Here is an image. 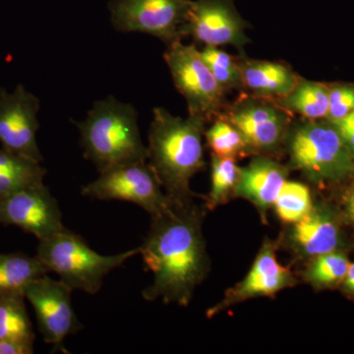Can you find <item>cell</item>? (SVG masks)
Here are the masks:
<instances>
[{"mask_svg": "<svg viewBox=\"0 0 354 354\" xmlns=\"http://www.w3.org/2000/svg\"><path fill=\"white\" fill-rule=\"evenodd\" d=\"M151 218L139 254L153 272V283L142 297L147 301L187 306L209 269L202 230L204 209L193 199L172 201L167 211Z\"/></svg>", "mask_w": 354, "mask_h": 354, "instance_id": "6da1fadb", "label": "cell"}, {"mask_svg": "<svg viewBox=\"0 0 354 354\" xmlns=\"http://www.w3.org/2000/svg\"><path fill=\"white\" fill-rule=\"evenodd\" d=\"M207 120L201 116L179 118L155 108L149 129L148 162L172 201H187L194 193L191 179L205 167L203 137Z\"/></svg>", "mask_w": 354, "mask_h": 354, "instance_id": "7a4b0ae2", "label": "cell"}, {"mask_svg": "<svg viewBox=\"0 0 354 354\" xmlns=\"http://www.w3.org/2000/svg\"><path fill=\"white\" fill-rule=\"evenodd\" d=\"M77 127L84 156L99 172L116 165L148 160V149L139 130L138 114L132 104L109 95L95 102Z\"/></svg>", "mask_w": 354, "mask_h": 354, "instance_id": "3957f363", "label": "cell"}, {"mask_svg": "<svg viewBox=\"0 0 354 354\" xmlns=\"http://www.w3.org/2000/svg\"><path fill=\"white\" fill-rule=\"evenodd\" d=\"M139 253L140 248H135L116 255H101L68 230L39 241L37 248V257L48 272H55L72 290L91 295L99 292L109 272Z\"/></svg>", "mask_w": 354, "mask_h": 354, "instance_id": "277c9868", "label": "cell"}, {"mask_svg": "<svg viewBox=\"0 0 354 354\" xmlns=\"http://www.w3.org/2000/svg\"><path fill=\"white\" fill-rule=\"evenodd\" d=\"M291 167L314 183L341 180L354 171V157L332 123L305 120L286 139Z\"/></svg>", "mask_w": 354, "mask_h": 354, "instance_id": "5b68a950", "label": "cell"}, {"mask_svg": "<svg viewBox=\"0 0 354 354\" xmlns=\"http://www.w3.org/2000/svg\"><path fill=\"white\" fill-rule=\"evenodd\" d=\"M172 81L187 102L190 115L201 116L207 121L218 115L225 104V90L216 82L201 50L194 44L181 39L167 44L164 55Z\"/></svg>", "mask_w": 354, "mask_h": 354, "instance_id": "8992f818", "label": "cell"}, {"mask_svg": "<svg viewBox=\"0 0 354 354\" xmlns=\"http://www.w3.org/2000/svg\"><path fill=\"white\" fill-rule=\"evenodd\" d=\"M81 193L83 196L101 201L132 203L151 216L165 213L172 204L148 160L116 165L100 171L99 177L83 186Z\"/></svg>", "mask_w": 354, "mask_h": 354, "instance_id": "52a82bcc", "label": "cell"}, {"mask_svg": "<svg viewBox=\"0 0 354 354\" xmlns=\"http://www.w3.org/2000/svg\"><path fill=\"white\" fill-rule=\"evenodd\" d=\"M221 118L242 135L249 152H276L286 142L291 127L290 113L276 100L246 95L239 97Z\"/></svg>", "mask_w": 354, "mask_h": 354, "instance_id": "ba28073f", "label": "cell"}, {"mask_svg": "<svg viewBox=\"0 0 354 354\" xmlns=\"http://www.w3.org/2000/svg\"><path fill=\"white\" fill-rule=\"evenodd\" d=\"M192 0H115L111 4L116 31L142 32L167 44L181 39Z\"/></svg>", "mask_w": 354, "mask_h": 354, "instance_id": "9c48e42d", "label": "cell"}, {"mask_svg": "<svg viewBox=\"0 0 354 354\" xmlns=\"http://www.w3.org/2000/svg\"><path fill=\"white\" fill-rule=\"evenodd\" d=\"M72 291L60 279H51L48 274L31 281L24 290L44 342L64 353L65 339L83 327L72 306Z\"/></svg>", "mask_w": 354, "mask_h": 354, "instance_id": "30bf717a", "label": "cell"}, {"mask_svg": "<svg viewBox=\"0 0 354 354\" xmlns=\"http://www.w3.org/2000/svg\"><path fill=\"white\" fill-rule=\"evenodd\" d=\"M39 100L23 84L13 91L0 87V147L41 164L37 135Z\"/></svg>", "mask_w": 354, "mask_h": 354, "instance_id": "8fae6325", "label": "cell"}, {"mask_svg": "<svg viewBox=\"0 0 354 354\" xmlns=\"http://www.w3.org/2000/svg\"><path fill=\"white\" fill-rule=\"evenodd\" d=\"M247 28L234 0H195L180 36H189L204 46H232L244 55V48L250 43Z\"/></svg>", "mask_w": 354, "mask_h": 354, "instance_id": "7c38bea8", "label": "cell"}, {"mask_svg": "<svg viewBox=\"0 0 354 354\" xmlns=\"http://www.w3.org/2000/svg\"><path fill=\"white\" fill-rule=\"evenodd\" d=\"M0 225L19 227L39 241L66 230L58 203L44 183L1 198Z\"/></svg>", "mask_w": 354, "mask_h": 354, "instance_id": "4fadbf2b", "label": "cell"}, {"mask_svg": "<svg viewBox=\"0 0 354 354\" xmlns=\"http://www.w3.org/2000/svg\"><path fill=\"white\" fill-rule=\"evenodd\" d=\"M295 283L290 270L278 261L276 244L265 241L245 278L227 291L223 299L209 310L208 317L252 298L272 297Z\"/></svg>", "mask_w": 354, "mask_h": 354, "instance_id": "5bb4252c", "label": "cell"}, {"mask_svg": "<svg viewBox=\"0 0 354 354\" xmlns=\"http://www.w3.org/2000/svg\"><path fill=\"white\" fill-rule=\"evenodd\" d=\"M288 169L276 160L266 155L258 156L241 167L234 195L252 203L265 218L288 180Z\"/></svg>", "mask_w": 354, "mask_h": 354, "instance_id": "9a60e30c", "label": "cell"}, {"mask_svg": "<svg viewBox=\"0 0 354 354\" xmlns=\"http://www.w3.org/2000/svg\"><path fill=\"white\" fill-rule=\"evenodd\" d=\"M288 242L300 257L313 259L335 251L339 243V227L329 211L313 207L304 218L292 223Z\"/></svg>", "mask_w": 354, "mask_h": 354, "instance_id": "2e32d148", "label": "cell"}, {"mask_svg": "<svg viewBox=\"0 0 354 354\" xmlns=\"http://www.w3.org/2000/svg\"><path fill=\"white\" fill-rule=\"evenodd\" d=\"M239 64L242 87L258 97L281 99L290 94L300 79L290 67L279 62L242 57Z\"/></svg>", "mask_w": 354, "mask_h": 354, "instance_id": "e0dca14e", "label": "cell"}, {"mask_svg": "<svg viewBox=\"0 0 354 354\" xmlns=\"http://www.w3.org/2000/svg\"><path fill=\"white\" fill-rule=\"evenodd\" d=\"M22 292L0 295V339L34 348V328Z\"/></svg>", "mask_w": 354, "mask_h": 354, "instance_id": "ac0fdd59", "label": "cell"}, {"mask_svg": "<svg viewBox=\"0 0 354 354\" xmlns=\"http://www.w3.org/2000/svg\"><path fill=\"white\" fill-rule=\"evenodd\" d=\"M46 169L39 162L0 147V199L29 186L43 184Z\"/></svg>", "mask_w": 354, "mask_h": 354, "instance_id": "d6986e66", "label": "cell"}, {"mask_svg": "<svg viewBox=\"0 0 354 354\" xmlns=\"http://www.w3.org/2000/svg\"><path fill=\"white\" fill-rule=\"evenodd\" d=\"M277 102L288 113L299 114L304 120H322L329 111V87L299 79L290 94Z\"/></svg>", "mask_w": 354, "mask_h": 354, "instance_id": "ffe728a7", "label": "cell"}, {"mask_svg": "<svg viewBox=\"0 0 354 354\" xmlns=\"http://www.w3.org/2000/svg\"><path fill=\"white\" fill-rule=\"evenodd\" d=\"M48 270L36 256L25 253H0V295L24 293L31 281L48 274Z\"/></svg>", "mask_w": 354, "mask_h": 354, "instance_id": "44dd1931", "label": "cell"}, {"mask_svg": "<svg viewBox=\"0 0 354 354\" xmlns=\"http://www.w3.org/2000/svg\"><path fill=\"white\" fill-rule=\"evenodd\" d=\"M207 143L213 155L236 160L250 153L241 132L225 118H221L205 131Z\"/></svg>", "mask_w": 354, "mask_h": 354, "instance_id": "7402d4cb", "label": "cell"}, {"mask_svg": "<svg viewBox=\"0 0 354 354\" xmlns=\"http://www.w3.org/2000/svg\"><path fill=\"white\" fill-rule=\"evenodd\" d=\"M277 215L286 223H295L313 208L311 193L304 184L286 180L274 204Z\"/></svg>", "mask_w": 354, "mask_h": 354, "instance_id": "603a6c76", "label": "cell"}, {"mask_svg": "<svg viewBox=\"0 0 354 354\" xmlns=\"http://www.w3.org/2000/svg\"><path fill=\"white\" fill-rule=\"evenodd\" d=\"M239 172L241 167L237 165L234 158L212 155L211 191L207 200L208 209H215L227 201L230 194H234Z\"/></svg>", "mask_w": 354, "mask_h": 354, "instance_id": "cb8c5ba5", "label": "cell"}, {"mask_svg": "<svg viewBox=\"0 0 354 354\" xmlns=\"http://www.w3.org/2000/svg\"><path fill=\"white\" fill-rule=\"evenodd\" d=\"M349 265L344 254L335 251L322 254L312 259L305 272V279L317 288L332 286L344 281Z\"/></svg>", "mask_w": 354, "mask_h": 354, "instance_id": "d4e9b609", "label": "cell"}, {"mask_svg": "<svg viewBox=\"0 0 354 354\" xmlns=\"http://www.w3.org/2000/svg\"><path fill=\"white\" fill-rule=\"evenodd\" d=\"M202 57L208 64L212 74L225 91L242 87V78L239 62L227 51L218 46H204Z\"/></svg>", "mask_w": 354, "mask_h": 354, "instance_id": "484cf974", "label": "cell"}, {"mask_svg": "<svg viewBox=\"0 0 354 354\" xmlns=\"http://www.w3.org/2000/svg\"><path fill=\"white\" fill-rule=\"evenodd\" d=\"M354 111V85H335L329 87V122L342 120Z\"/></svg>", "mask_w": 354, "mask_h": 354, "instance_id": "4316f807", "label": "cell"}, {"mask_svg": "<svg viewBox=\"0 0 354 354\" xmlns=\"http://www.w3.org/2000/svg\"><path fill=\"white\" fill-rule=\"evenodd\" d=\"M339 133L354 157V111L342 120L330 122Z\"/></svg>", "mask_w": 354, "mask_h": 354, "instance_id": "83f0119b", "label": "cell"}, {"mask_svg": "<svg viewBox=\"0 0 354 354\" xmlns=\"http://www.w3.org/2000/svg\"><path fill=\"white\" fill-rule=\"evenodd\" d=\"M34 348L0 339V354H32Z\"/></svg>", "mask_w": 354, "mask_h": 354, "instance_id": "f1b7e54d", "label": "cell"}, {"mask_svg": "<svg viewBox=\"0 0 354 354\" xmlns=\"http://www.w3.org/2000/svg\"><path fill=\"white\" fill-rule=\"evenodd\" d=\"M344 286L346 290L354 295V263L349 265L346 278L344 279Z\"/></svg>", "mask_w": 354, "mask_h": 354, "instance_id": "f546056e", "label": "cell"}, {"mask_svg": "<svg viewBox=\"0 0 354 354\" xmlns=\"http://www.w3.org/2000/svg\"><path fill=\"white\" fill-rule=\"evenodd\" d=\"M346 202V209L348 212L349 220L351 221L354 227V189L349 191L344 197Z\"/></svg>", "mask_w": 354, "mask_h": 354, "instance_id": "4dcf8cb0", "label": "cell"}]
</instances>
